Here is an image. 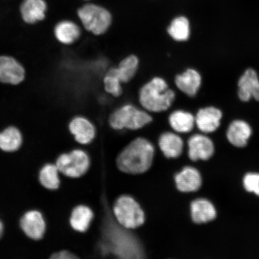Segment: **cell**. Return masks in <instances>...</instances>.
I'll return each mask as SVG.
<instances>
[{
	"label": "cell",
	"instance_id": "6da1fadb",
	"mask_svg": "<svg viewBox=\"0 0 259 259\" xmlns=\"http://www.w3.org/2000/svg\"><path fill=\"white\" fill-rule=\"evenodd\" d=\"M177 91L161 76H154L138 91L139 106L153 115L170 111L177 99Z\"/></svg>",
	"mask_w": 259,
	"mask_h": 259
},
{
	"label": "cell",
	"instance_id": "7a4b0ae2",
	"mask_svg": "<svg viewBox=\"0 0 259 259\" xmlns=\"http://www.w3.org/2000/svg\"><path fill=\"white\" fill-rule=\"evenodd\" d=\"M154 153L151 142L147 139L139 137L133 140L119 155L116 164L123 172L144 173L153 163Z\"/></svg>",
	"mask_w": 259,
	"mask_h": 259
},
{
	"label": "cell",
	"instance_id": "3957f363",
	"mask_svg": "<svg viewBox=\"0 0 259 259\" xmlns=\"http://www.w3.org/2000/svg\"><path fill=\"white\" fill-rule=\"evenodd\" d=\"M154 116L134 103H123L110 113L108 122L115 131H139L153 121Z\"/></svg>",
	"mask_w": 259,
	"mask_h": 259
},
{
	"label": "cell",
	"instance_id": "277c9868",
	"mask_svg": "<svg viewBox=\"0 0 259 259\" xmlns=\"http://www.w3.org/2000/svg\"><path fill=\"white\" fill-rule=\"evenodd\" d=\"M76 18L84 31L96 36L108 32L113 20L108 9L94 3H87L77 9Z\"/></svg>",
	"mask_w": 259,
	"mask_h": 259
},
{
	"label": "cell",
	"instance_id": "5b68a950",
	"mask_svg": "<svg viewBox=\"0 0 259 259\" xmlns=\"http://www.w3.org/2000/svg\"><path fill=\"white\" fill-rule=\"evenodd\" d=\"M113 213L119 225L126 229H136L144 224L145 215L139 203L132 197L123 196L116 200Z\"/></svg>",
	"mask_w": 259,
	"mask_h": 259
},
{
	"label": "cell",
	"instance_id": "8992f818",
	"mask_svg": "<svg viewBox=\"0 0 259 259\" xmlns=\"http://www.w3.org/2000/svg\"><path fill=\"white\" fill-rule=\"evenodd\" d=\"M185 144L184 153L187 154L189 163L208 161L214 155V142L208 135L199 132H192L187 139Z\"/></svg>",
	"mask_w": 259,
	"mask_h": 259
},
{
	"label": "cell",
	"instance_id": "52a82bcc",
	"mask_svg": "<svg viewBox=\"0 0 259 259\" xmlns=\"http://www.w3.org/2000/svg\"><path fill=\"white\" fill-rule=\"evenodd\" d=\"M26 76L25 67L17 58L9 54L0 55V83L18 86L24 82Z\"/></svg>",
	"mask_w": 259,
	"mask_h": 259
},
{
	"label": "cell",
	"instance_id": "ba28073f",
	"mask_svg": "<svg viewBox=\"0 0 259 259\" xmlns=\"http://www.w3.org/2000/svg\"><path fill=\"white\" fill-rule=\"evenodd\" d=\"M88 155L81 150H74L69 154H64L58 157L56 166L60 172L67 177L78 178L89 169Z\"/></svg>",
	"mask_w": 259,
	"mask_h": 259
},
{
	"label": "cell",
	"instance_id": "9c48e42d",
	"mask_svg": "<svg viewBox=\"0 0 259 259\" xmlns=\"http://www.w3.org/2000/svg\"><path fill=\"white\" fill-rule=\"evenodd\" d=\"M49 5L46 0H22L18 12L21 21L26 25H36L46 20Z\"/></svg>",
	"mask_w": 259,
	"mask_h": 259
},
{
	"label": "cell",
	"instance_id": "30bf717a",
	"mask_svg": "<svg viewBox=\"0 0 259 259\" xmlns=\"http://www.w3.org/2000/svg\"><path fill=\"white\" fill-rule=\"evenodd\" d=\"M201 74L196 69L188 67L174 76L173 85L177 92L189 98L196 97L202 85Z\"/></svg>",
	"mask_w": 259,
	"mask_h": 259
},
{
	"label": "cell",
	"instance_id": "8fae6325",
	"mask_svg": "<svg viewBox=\"0 0 259 259\" xmlns=\"http://www.w3.org/2000/svg\"><path fill=\"white\" fill-rule=\"evenodd\" d=\"M175 183L181 193H195L201 189L203 178L197 167L186 165L175 176Z\"/></svg>",
	"mask_w": 259,
	"mask_h": 259
},
{
	"label": "cell",
	"instance_id": "7c38bea8",
	"mask_svg": "<svg viewBox=\"0 0 259 259\" xmlns=\"http://www.w3.org/2000/svg\"><path fill=\"white\" fill-rule=\"evenodd\" d=\"M83 32L78 22L64 18L57 21L53 28L55 39L64 46H70L79 40Z\"/></svg>",
	"mask_w": 259,
	"mask_h": 259
},
{
	"label": "cell",
	"instance_id": "4fadbf2b",
	"mask_svg": "<svg viewBox=\"0 0 259 259\" xmlns=\"http://www.w3.org/2000/svg\"><path fill=\"white\" fill-rule=\"evenodd\" d=\"M68 129L75 141L80 144H88L97 134L96 125L87 116L76 115L68 122Z\"/></svg>",
	"mask_w": 259,
	"mask_h": 259
},
{
	"label": "cell",
	"instance_id": "5bb4252c",
	"mask_svg": "<svg viewBox=\"0 0 259 259\" xmlns=\"http://www.w3.org/2000/svg\"><path fill=\"white\" fill-rule=\"evenodd\" d=\"M195 115L197 132L210 135L218 131L222 124L223 113L213 106L198 110Z\"/></svg>",
	"mask_w": 259,
	"mask_h": 259
},
{
	"label": "cell",
	"instance_id": "9a60e30c",
	"mask_svg": "<svg viewBox=\"0 0 259 259\" xmlns=\"http://www.w3.org/2000/svg\"><path fill=\"white\" fill-rule=\"evenodd\" d=\"M253 133L251 124L244 119H234L229 122L226 130L229 143L236 148L247 147Z\"/></svg>",
	"mask_w": 259,
	"mask_h": 259
},
{
	"label": "cell",
	"instance_id": "2e32d148",
	"mask_svg": "<svg viewBox=\"0 0 259 259\" xmlns=\"http://www.w3.org/2000/svg\"><path fill=\"white\" fill-rule=\"evenodd\" d=\"M190 214L195 225H205L213 221L218 216V210L210 200L199 197L190 203Z\"/></svg>",
	"mask_w": 259,
	"mask_h": 259
},
{
	"label": "cell",
	"instance_id": "e0dca14e",
	"mask_svg": "<svg viewBox=\"0 0 259 259\" xmlns=\"http://www.w3.org/2000/svg\"><path fill=\"white\" fill-rule=\"evenodd\" d=\"M167 122L174 132L189 134L196 127L195 115L188 110L177 108L168 111Z\"/></svg>",
	"mask_w": 259,
	"mask_h": 259
},
{
	"label": "cell",
	"instance_id": "ac0fdd59",
	"mask_svg": "<svg viewBox=\"0 0 259 259\" xmlns=\"http://www.w3.org/2000/svg\"><path fill=\"white\" fill-rule=\"evenodd\" d=\"M140 60L137 55L131 54L122 58L115 66L110 67L107 72L117 76L123 85L131 82L137 75Z\"/></svg>",
	"mask_w": 259,
	"mask_h": 259
},
{
	"label": "cell",
	"instance_id": "d6986e66",
	"mask_svg": "<svg viewBox=\"0 0 259 259\" xmlns=\"http://www.w3.org/2000/svg\"><path fill=\"white\" fill-rule=\"evenodd\" d=\"M238 96L241 101L247 102L252 98L259 101V79L254 69H248L238 81Z\"/></svg>",
	"mask_w": 259,
	"mask_h": 259
},
{
	"label": "cell",
	"instance_id": "ffe728a7",
	"mask_svg": "<svg viewBox=\"0 0 259 259\" xmlns=\"http://www.w3.org/2000/svg\"><path fill=\"white\" fill-rule=\"evenodd\" d=\"M158 145L165 156L171 158L181 157L186 147L185 142L180 135L169 131L161 134L158 139Z\"/></svg>",
	"mask_w": 259,
	"mask_h": 259
},
{
	"label": "cell",
	"instance_id": "44dd1931",
	"mask_svg": "<svg viewBox=\"0 0 259 259\" xmlns=\"http://www.w3.org/2000/svg\"><path fill=\"white\" fill-rule=\"evenodd\" d=\"M20 225L22 231L29 238L34 240L43 238L46 225L40 212L31 210L26 213L21 220Z\"/></svg>",
	"mask_w": 259,
	"mask_h": 259
},
{
	"label": "cell",
	"instance_id": "7402d4cb",
	"mask_svg": "<svg viewBox=\"0 0 259 259\" xmlns=\"http://www.w3.org/2000/svg\"><path fill=\"white\" fill-rule=\"evenodd\" d=\"M166 32L176 43H186L192 35V26L189 19L184 15L175 16L168 24Z\"/></svg>",
	"mask_w": 259,
	"mask_h": 259
},
{
	"label": "cell",
	"instance_id": "603a6c76",
	"mask_svg": "<svg viewBox=\"0 0 259 259\" xmlns=\"http://www.w3.org/2000/svg\"><path fill=\"white\" fill-rule=\"evenodd\" d=\"M22 134L17 127L9 125L0 132V149L6 152H14L20 148Z\"/></svg>",
	"mask_w": 259,
	"mask_h": 259
},
{
	"label": "cell",
	"instance_id": "cb8c5ba5",
	"mask_svg": "<svg viewBox=\"0 0 259 259\" xmlns=\"http://www.w3.org/2000/svg\"><path fill=\"white\" fill-rule=\"evenodd\" d=\"M93 218L92 210L89 207L79 206L73 210L70 222L72 228L76 231L85 232L88 229Z\"/></svg>",
	"mask_w": 259,
	"mask_h": 259
},
{
	"label": "cell",
	"instance_id": "d4e9b609",
	"mask_svg": "<svg viewBox=\"0 0 259 259\" xmlns=\"http://www.w3.org/2000/svg\"><path fill=\"white\" fill-rule=\"evenodd\" d=\"M56 165L47 164L42 168L40 172L39 180L41 185L50 190L57 189L60 186V179Z\"/></svg>",
	"mask_w": 259,
	"mask_h": 259
},
{
	"label": "cell",
	"instance_id": "484cf974",
	"mask_svg": "<svg viewBox=\"0 0 259 259\" xmlns=\"http://www.w3.org/2000/svg\"><path fill=\"white\" fill-rule=\"evenodd\" d=\"M103 90L114 98H119L124 93V87L117 76L112 73L106 72L102 79Z\"/></svg>",
	"mask_w": 259,
	"mask_h": 259
},
{
	"label": "cell",
	"instance_id": "4316f807",
	"mask_svg": "<svg viewBox=\"0 0 259 259\" xmlns=\"http://www.w3.org/2000/svg\"><path fill=\"white\" fill-rule=\"evenodd\" d=\"M242 186L248 193L259 197V172L249 171L242 178Z\"/></svg>",
	"mask_w": 259,
	"mask_h": 259
},
{
	"label": "cell",
	"instance_id": "83f0119b",
	"mask_svg": "<svg viewBox=\"0 0 259 259\" xmlns=\"http://www.w3.org/2000/svg\"><path fill=\"white\" fill-rule=\"evenodd\" d=\"M50 258L52 259H74L77 257L72 252L63 250L52 254Z\"/></svg>",
	"mask_w": 259,
	"mask_h": 259
},
{
	"label": "cell",
	"instance_id": "f1b7e54d",
	"mask_svg": "<svg viewBox=\"0 0 259 259\" xmlns=\"http://www.w3.org/2000/svg\"><path fill=\"white\" fill-rule=\"evenodd\" d=\"M3 230H4V228H3V223L1 222H0V238L2 237V236L3 235Z\"/></svg>",
	"mask_w": 259,
	"mask_h": 259
},
{
	"label": "cell",
	"instance_id": "f546056e",
	"mask_svg": "<svg viewBox=\"0 0 259 259\" xmlns=\"http://www.w3.org/2000/svg\"><path fill=\"white\" fill-rule=\"evenodd\" d=\"M197 232V231H196ZM196 241V239H195ZM196 242V241H195ZM194 258H195V250H194Z\"/></svg>",
	"mask_w": 259,
	"mask_h": 259
},
{
	"label": "cell",
	"instance_id": "4dcf8cb0",
	"mask_svg": "<svg viewBox=\"0 0 259 259\" xmlns=\"http://www.w3.org/2000/svg\"><path fill=\"white\" fill-rule=\"evenodd\" d=\"M84 1H89V0H84Z\"/></svg>",
	"mask_w": 259,
	"mask_h": 259
}]
</instances>
